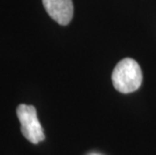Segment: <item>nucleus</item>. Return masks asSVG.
<instances>
[{"label":"nucleus","instance_id":"nucleus-1","mask_svg":"<svg viewBox=\"0 0 156 155\" xmlns=\"http://www.w3.org/2000/svg\"><path fill=\"white\" fill-rule=\"evenodd\" d=\"M112 83L116 90L123 94L137 91L142 84L140 65L130 58L120 61L112 72Z\"/></svg>","mask_w":156,"mask_h":155},{"label":"nucleus","instance_id":"nucleus-3","mask_svg":"<svg viewBox=\"0 0 156 155\" xmlns=\"http://www.w3.org/2000/svg\"><path fill=\"white\" fill-rule=\"evenodd\" d=\"M48 15L61 25H68L74 15L72 0H42Z\"/></svg>","mask_w":156,"mask_h":155},{"label":"nucleus","instance_id":"nucleus-2","mask_svg":"<svg viewBox=\"0 0 156 155\" xmlns=\"http://www.w3.org/2000/svg\"><path fill=\"white\" fill-rule=\"evenodd\" d=\"M16 115L21 124V132L29 142L37 144L44 140V133L39 123L34 106L20 104L16 109Z\"/></svg>","mask_w":156,"mask_h":155}]
</instances>
